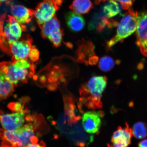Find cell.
I'll return each mask as SVG.
<instances>
[{"label": "cell", "mask_w": 147, "mask_h": 147, "mask_svg": "<svg viewBox=\"0 0 147 147\" xmlns=\"http://www.w3.org/2000/svg\"><path fill=\"white\" fill-rule=\"evenodd\" d=\"M132 134L137 139L144 138L147 136V125L146 123L139 122L135 124L132 129Z\"/></svg>", "instance_id": "cell-20"}, {"label": "cell", "mask_w": 147, "mask_h": 147, "mask_svg": "<svg viewBox=\"0 0 147 147\" xmlns=\"http://www.w3.org/2000/svg\"><path fill=\"white\" fill-rule=\"evenodd\" d=\"M11 12L12 16L20 24L24 25L30 22L34 16V10L23 5H11Z\"/></svg>", "instance_id": "cell-13"}, {"label": "cell", "mask_w": 147, "mask_h": 147, "mask_svg": "<svg viewBox=\"0 0 147 147\" xmlns=\"http://www.w3.org/2000/svg\"><path fill=\"white\" fill-rule=\"evenodd\" d=\"M138 147H147V139L144 140L140 142Z\"/></svg>", "instance_id": "cell-26"}, {"label": "cell", "mask_w": 147, "mask_h": 147, "mask_svg": "<svg viewBox=\"0 0 147 147\" xmlns=\"http://www.w3.org/2000/svg\"><path fill=\"white\" fill-rule=\"evenodd\" d=\"M63 36V30L61 29L51 34L47 38L52 43L54 47H58L61 45Z\"/></svg>", "instance_id": "cell-21"}, {"label": "cell", "mask_w": 147, "mask_h": 147, "mask_svg": "<svg viewBox=\"0 0 147 147\" xmlns=\"http://www.w3.org/2000/svg\"><path fill=\"white\" fill-rule=\"evenodd\" d=\"M93 7L90 0H74L69 8L75 13L84 14L88 13Z\"/></svg>", "instance_id": "cell-16"}, {"label": "cell", "mask_w": 147, "mask_h": 147, "mask_svg": "<svg viewBox=\"0 0 147 147\" xmlns=\"http://www.w3.org/2000/svg\"><path fill=\"white\" fill-rule=\"evenodd\" d=\"M33 47L32 39L30 36H23L9 45L10 55L12 61L27 59Z\"/></svg>", "instance_id": "cell-7"}, {"label": "cell", "mask_w": 147, "mask_h": 147, "mask_svg": "<svg viewBox=\"0 0 147 147\" xmlns=\"http://www.w3.org/2000/svg\"><path fill=\"white\" fill-rule=\"evenodd\" d=\"M65 21L68 27L74 32H78L83 29L85 25L84 18L80 14L69 12L65 15Z\"/></svg>", "instance_id": "cell-14"}, {"label": "cell", "mask_w": 147, "mask_h": 147, "mask_svg": "<svg viewBox=\"0 0 147 147\" xmlns=\"http://www.w3.org/2000/svg\"><path fill=\"white\" fill-rule=\"evenodd\" d=\"M26 123L13 131L0 129V138L2 147H26L29 143L38 141L37 136L42 133L46 125L43 117L36 114L28 115L26 117Z\"/></svg>", "instance_id": "cell-1"}, {"label": "cell", "mask_w": 147, "mask_h": 147, "mask_svg": "<svg viewBox=\"0 0 147 147\" xmlns=\"http://www.w3.org/2000/svg\"><path fill=\"white\" fill-rule=\"evenodd\" d=\"M40 52L38 49L33 47L29 55V59L32 62L37 61L39 59Z\"/></svg>", "instance_id": "cell-22"}, {"label": "cell", "mask_w": 147, "mask_h": 147, "mask_svg": "<svg viewBox=\"0 0 147 147\" xmlns=\"http://www.w3.org/2000/svg\"><path fill=\"white\" fill-rule=\"evenodd\" d=\"M138 13L132 7L128 9L118 24L116 34L106 42V47L110 50L119 42L131 35L137 30L138 25Z\"/></svg>", "instance_id": "cell-4"}, {"label": "cell", "mask_w": 147, "mask_h": 147, "mask_svg": "<svg viewBox=\"0 0 147 147\" xmlns=\"http://www.w3.org/2000/svg\"><path fill=\"white\" fill-rule=\"evenodd\" d=\"M136 44L142 54L147 57V11L138 13Z\"/></svg>", "instance_id": "cell-9"}, {"label": "cell", "mask_w": 147, "mask_h": 147, "mask_svg": "<svg viewBox=\"0 0 147 147\" xmlns=\"http://www.w3.org/2000/svg\"><path fill=\"white\" fill-rule=\"evenodd\" d=\"M26 147H46V146L45 142L41 141L29 143Z\"/></svg>", "instance_id": "cell-24"}, {"label": "cell", "mask_w": 147, "mask_h": 147, "mask_svg": "<svg viewBox=\"0 0 147 147\" xmlns=\"http://www.w3.org/2000/svg\"><path fill=\"white\" fill-rule=\"evenodd\" d=\"M27 113V110H26L6 114L0 110V122L4 129L15 131L24 124L26 117L25 114Z\"/></svg>", "instance_id": "cell-8"}, {"label": "cell", "mask_w": 147, "mask_h": 147, "mask_svg": "<svg viewBox=\"0 0 147 147\" xmlns=\"http://www.w3.org/2000/svg\"><path fill=\"white\" fill-rule=\"evenodd\" d=\"M104 14L106 17L110 18L114 17L121 12L120 5L114 0H109L102 8Z\"/></svg>", "instance_id": "cell-18"}, {"label": "cell", "mask_w": 147, "mask_h": 147, "mask_svg": "<svg viewBox=\"0 0 147 147\" xmlns=\"http://www.w3.org/2000/svg\"><path fill=\"white\" fill-rule=\"evenodd\" d=\"M40 28L42 30V36L44 38H47L53 32L62 29L61 28L60 22L55 16L43 24Z\"/></svg>", "instance_id": "cell-15"}, {"label": "cell", "mask_w": 147, "mask_h": 147, "mask_svg": "<svg viewBox=\"0 0 147 147\" xmlns=\"http://www.w3.org/2000/svg\"><path fill=\"white\" fill-rule=\"evenodd\" d=\"M95 47L92 42L82 40L79 42L76 52L77 61L88 65V60L95 55Z\"/></svg>", "instance_id": "cell-12"}, {"label": "cell", "mask_w": 147, "mask_h": 147, "mask_svg": "<svg viewBox=\"0 0 147 147\" xmlns=\"http://www.w3.org/2000/svg\"></svg>", "instance_id": "cell-29"}, {"label": "cell", "mask_w": 147, "mask_h": 147, "mask_svg": "<svg viewBox=\"0 0 147 147\" xmlns=\"http://www.w3.org/2000/svg\"><path fill=\"white\" fill-rule=\"evenodd\" d=\"M109 0H96L95 1V3L97 4H98L99 3H100L101 2H105L107 1H109Z\"/></svg>", "instance_id": "cell-28"}, {"label": "cell", "mask_w": 147, "mask_h": 147, "mask_svg": "<svg viewBox=\"0 0 147 147\" xmlns=\"http://www.w3.org/2000/svg\"><path fill=\"white\" fill-rule=\"evenodd\" d=\"M102 112L94 111L84 113L82 117L83 127L88 134H98L102 124Z\"/></svg>", "instance_id": "cell-10"}, {"label": "cell", "mask_w": 147, "mask_h": 147, "mask_svg": "<svg viewBox=\"0 0 147 147\" xmlns=\"http://www.w3.org/2000/svg\"><path fill=\"white\" fill-rule=\"evenodd\" d=\"M133 136L132 129L127 123L124 127L119 126L112 136L108 147H128L131 144Z\"/></svg>", "instance_id": "cell-11"}, {"label": "cell", "mask_w": 147, "mask_h": 147, "mask_svg": "<svg viewBox=\"0 0 147 147\" xmlns=\"http://www.w3.org/2000/svg\"><path fill=\"white\" fill-rule=\"evenodd\" d=\"M98 57L94 55L89 59L88 60V64L91 65H96L98 62Z\"/></svg>", "instance_id": "cell-25"}, {"label": "cell", "mask_w": 147, "mask_h": 147, "mask_svg": "<svg viewBox=\"0 0 147 147\" xmlns=\"http://www.w3.org/2000/svg\"><path fill=\"white\" fill-rule=\"evenodd\" d=\"M62 3L60 0H43L38 3L34 10V16L40 28L54 17Z\"/></svg>", "instance_id": "cell-6"}, {"label": "cell", "mask_w": 147, "mask_h": 147, "mask_svg": "<svg viewBox=\"0 0 147 147\" xmlns=\"http://www.w3.org/2000/svg\"><path fill=\"white\" fill-rule=\"evenodd\" d=\"M119 61H115L111 57L105 56L101 58L98 63V67L101 70L107 72L113 68L116 64L119 63Z\"/></svg>", "instance_id": "cell-19"}, {"label": "cell", "mask_w": 147, "mask_h": 147, "mask_svg": "<svg viewBox=\"0 0 147 147\" xmlns=\"http://www.w3.org/2000/svg\"><path fill=\"white\" fill-rule=\"evenodd\" d=\"M120 3L121 7L125 10H127L131 7L135 0H116Z\"/></svg>", "instance_id": "cell-23"}, {"label": "cell", "mask_w": 147, "mask_h": 147, "mask_svg": "<svg viewBox=\"0 0 147 147\" xmlns=\"http://www.w3.org/2000/svg\"><path fill=\"white\" fill-rule=\"evenodd\" d=\"M15 86L6 80L0 69V101L7 98L13 93Z\"/></svg>", "instance_id": "cell-17"}, {"label": "cell", "mask_w": 147, "mask_h": 147, "mask_svg": "<svg viewBox=\"0 0 147 147\" xmlns=\"http://www.w3.org/2000/svg\"><path fill=\"white\" fill-rule=\"evenodd\" d=\"M107 78L104 76L92 77L80 88V100L88 108L97 109L102 107V94L106 89Z\"/></svg>", "instance_id": "cell-2"}, {"label": "cell", "mask_w": 147, "mask_h": 147, "mask_svg": "<svg viewBox=\"0 0 147 147\" xmlns=\"http://www.w3.org/2000/svg\"><path fill=\"white\" fill-rule=\"evenodd\" d=\"M33 62L28 58L12 62H3L0 63V69L6 80L15 86L25 83L35 73Z\"/></svg>", "instance_id": "cell-3"}, {"label": "cell", "mask_w": 147, "mask_h": 147, "mask_svg": "<svg viewBox=\"0 0 147 147\" xmlns=\"http://www.w3.org/2000/svg\"><path fill=\"white\" fill-rule=\"evenodd\" d=\"M13 0H0V6L3 3H5L7 4H9Z\"/></svg>", "instance_id": "cell-27"}, {"label": "cell", "mask_w": 147, "mask_h": 147, "mask_svg": "<svg viewBox=\"0 0 147 147\" xmlns=\"http://www.w3.org/2000/svg\"><path fill=\"white\" fill-rule=\"evenodd\" d=\"M26 30L25 25L20 24L12 16H8L6 25L0 26V47L10 55L9 45L21 38L22 32Z\"/></svg>", "instance_id": "cell-5"}]
</instances>
